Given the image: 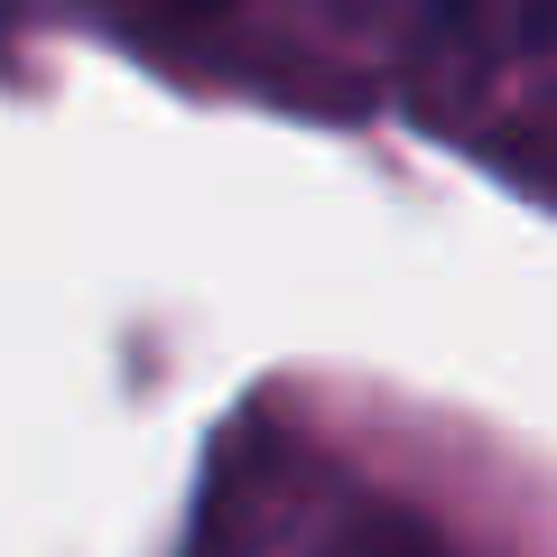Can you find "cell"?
Wrapping results in <instances>:
<instances>
[{"instance_id":"6da1fadb","label":"cell","mask_w":557,"mask_h":557,"mask_svg":"<svg viewBox=\"0 0 557 557\" xmlns=\"http://www.w3.org/2000/svg\"><path fill=\"white\" fill-rule=\"evenodd\" d=\"M428 38L483 47V57H530V47H557V0H418Z\"/></svg>"},{"instance_id":"7a4b0ae2","label":"cell","mask_w":557,"mask_h":557,"mask_svg":"<svg viewBox=\"0 0 557 557\" xmlns=\"http://www.w3.org/2000/svg\"><path fill=\"white\" fill-rule=\"evenodd\" d=\"M102 10H121V20H205L223 0H102Z\"/></svg>"}]
</instances>
